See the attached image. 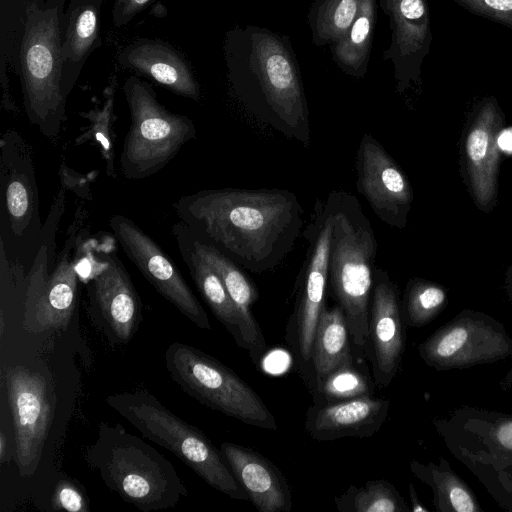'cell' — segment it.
<instances>
[{
	"instance_id": "33",
	"label": "cell",
	"mask_w": 512,
	"mask_h": 512,
	"mask_svg": "<svg viewBox=\"0 0 512 512\" xmlns=\"http://www.w3.org/2000/svg\"><path fill=\"white\" fill-rule=\"evenodd\" d=\"M447 299L442 286L423 279L410 280L401 303L406 327L421 328L429 324L443 311Z\"/></svg>"
},
{
	"instance_id": "9",
	"label": "cell",
	"mask_w": 512,
	"mask_h": 512,
	"mask_svg": "<svg viewBox=\"0 0 512 512\" xmlns=\"http://www.w3.org/2000/svg\"><path fill=\"white\" fill-rule=\"evenodd\" d=\"M171 378L201 404L244 424L276 430L277 421L258 394L216 358L185 343L165 352Z\"/></svg>"
},
{
	"instance_id": "36",
	"label": "cell",
	"mask_w": 512,
	"mask_h": 512,
	"mask_svg": "<svg viewBox=\"0 0 512 512\" xmlns=\"http://www.w3.org/2000/svg\"><path fill=\"white\" fill-rule=\"evenodd\" d=\"M51 505L53 510L88 512L89 504L83 491L72 481L62 480L54 489Z\"/></svg>"
},
{
	"instance_id": "21",
	"label": "cell",
	"mask_w": 512,
	"mask_h": 512,
	"mask_svg": "<svg viewBox=\"0 0 512 512\" xmlns=\"http://www.w3.org/2000/svg\"><path fill=\"white\" fill-rule=\"evenodd\" d=\"M390 400L373 396L311 406L305 417V430L316 441L345 437H371L388 417Z\"/></svg>"
},
{
	"instance_id": "7",
	"label": "cell",
	"mask_w": 512,
	"mask_h": 512,
	"mask_svg": "<svg viewBox=\"0 0 512 512\" xmlns=\"http://www.w3.org/2000/svg\"><path fill=\"white\" fill-rule=\"evenodd\" d=\"M123 93L130 112L119 164L128 180L148 178L163 169L189 141L196 139L194 122L162 105L152 85L129 76Z\"/></svg>"
},
{
	"instance_id": "22",
	"label": "cell",
	"mask_w": 512,
	"mask_h": 512,
	"mask_svg": "<svg viewBox=\"0 0 512 512\" xmlns=\"http://www.w3.org/2000/svg\"><path fill=\"white\" fill-rule=\"evenodd\" d=\"M502 113L493 97L480 104L469 127L465 142L467 169L474 199L487 209L497 194V138L502 127Z\"/></svg>"
},
{
	"instance_id": "23",
	"label": "cell",
	"mask_w": 512,
	"mask_h": 512,
	"mask_svg": "<svg viewBox=\"0 0 512 512\" xmlns=\"http://www.w3.org/2000/svg\"><path fill=\"white\" fill-rule=\"evenodd\" d=\"M180 223L193 247L219 275L236 305L241 319L243 349L248 351L253 363L258 366L265 353L266 342L251 310L259 298L256 286L238 263Z\"/></svg>"
},
{
	"instance_id": "17",
	"label": "cell",
	"mask_w": 512,
	"mask_h": 512,
	"mask_svg": "<svg viewBox=\"0 0 512 512\" xmlns=\"http://www.w3.org/2000/svg\"><path fill=\"white\" fill-rule=\"evenodd\" d=\"M355 168L357 190L378 219L403 228L413 200L411 185L396 161L368 133L361 137Z\"/></svg>"
},
{
	"instance_id": "18",
	"label": "cell",
	"mask_w": 512,
	"mask_h": 512,
	"mask_svg": "<svg viewBox=\"0 0 512 512\" xmlns=\"http://www.w3.org/2000/svg\"><path fill=\"white\" fill-rule=\"evenodd\" d=\"M91 302L122 343L128 342L141 320V302L123 262L113 247L87 249Z\"/></svg>"
},
{
	"instance_id": "38",
	"label": "cell",
	"mask_w": 512,
	"mask_h": 512,
	"mask_svg": "<svg viewBox=\"0 0 512 512\" xmlns=\"http://www.w3.org/2000/svg\"><path fill=\"white\" fill-rule=\"evenodd\" d=\"M409 498L411 501L410 509L412 512H429V509L420 501L413 484H409Z\"/></svg>"
},
{
	"instance_id": "41",
	"label": "cell",
	"mask_w": 512,
	"mask_h": 512,
	"mask_svg": "<svg viewBox=\"0 0 512 512\" xmlns=\"http://www.w3.org/2000/svg\"><path fill=\"white\" fill-rule=\"evenodd\" d=\"M509 296L512 299V285L509 286Z\"/></svg>"
},
{
	"instance_id": "32",
	"label": "cell",
	"mask_w": 512,
	"mask_h": 512,
	"mask_svg": "<svg viewBox=\"0 0 512 512\" xmlns=\"http://www.w3.org/2000/svg\"><path fill=\"white\" fill-rule=\"evenodd\" d=\"M340 512H409L399 491L384 479L367 481L363 486H349L335 498Z\"/></svg>"
},
{
	"instance_id": "11",
	"label": "cell",
	"mask_w": 512,
	"mask_h": 512,
	"mask_svg": "<svg viewBox=\"0 0 512 512\" xmlns=\"http://www.w3.org/2000/svg\"><path fill=\"white\" fill-rule=\"evenodd\" d=\"M422 361L437 371L468 369L512 357V337L483 312L465 309L417 347Z\"/></svg>"
},
{
	"instance_id": "26",
	"label": "cell",
	"mask_w": 512,
	"mask_h": 512,
	"mask_svg": "<svg viewBox=\"0 0 512 512\" xmlns=\"http://www.w3.org/2000/svg\"><path fill=\"white\" fill-rule=\"evenodd\" d=\"M171 232L202 298L236 344L243 348L240 315L219 275L193 247L180 222L172 226Z\"/></svg>"
},
{
	"instance_id": "4",
	"label": "cell",
	"mask_w": 512,
	"mask_h": 512,
	"mask_svg": "<svg viewBox=\"0 0 512 512\" xmlns=\"http://www.w3.org/2000/svg\"><path fill=\"white\" fill-rule=\"evenodd\" d=\"M85 459L108 489L143 512L173 508L188 495L172 463L119 423L100 422Z\"/></svg>"
},
{
	"instance_id": "2",
	"label": "cell",
	"mask_w": 512,
	"mask_h": 512,
	"mask_svg": "<svg viewBox=\"0 0 512 512\" xmlns=\"http://www.w3.org/2000/svg\"><path fill=\"white\" fill-rule=\"evenodd\" d=\"M230 92L260 122L309 147L311 129L301 70L288 36L246 25L225 33Z\"/></svg>"
},
{
	"instance_id": "3",
	"label": "cell",
	"mask_w": 512,
	"mask_h": 512,
	"mask_svg": "<svg viewBox=\"0 0 512 512\" xmlns=\"http://www.w3.org/2000/svg\"><path fill=\"white\" fill-rule=\"evenodd\" d=\"M331 215L328 283L359 356L365 357L377 240L359 200L344 190L325 199Z\"/></svg>"
},
{
	"instance_id": "37",
	"label": "cell",
	"mask_w": 512,
	"mask_h": 512,
	"mask_svg": "<svg viewBox=\"0 0 512 512\" xmlns=\"http://www.w3.org/2000/svg\"><path fill=\"white\" fill-rule=\"evenodd\" d=\"M154 0H115L112 10V22L116 27L130 23L140 12Z\"/></svg>"
},
{
	"instance_id": "14",
	"label": "cell",
	"mask_w": 512,
	"mask_h": 512,
	"mask_svg": "<svg viewBox=\"0 0 512 512\" xmlns=\"http://www.w3.org/2000/svg\"><path fill=\"white\" fill-rule=\"evenodd\" d=\"M5 387L14 430V460L19 474L37 470L52 419V402L46 380L22 366L5 371Z\"/></svg>"
},
{
	"instance_id": "16",
	"label": "cell",
	"mask_w": 512,
	"mask_h": 512,
	"mask_svg": "<svg viewBox=\"0 0 512 512\" xmlns=\"http://www.w3.org/2000/svg\"><path fill=\"white\" fill-rule=\"evenodd\" d=\"M405 327L395 282L386 270L374 266L365 356L378 387L390 385L399 372L405 351Z\"/></svg>"
},
{
	"instance_id": "20",
	"label": "cell",
	"mask_w": 512,
	"mask_h": 512,
	"mask_svg": "<svg viewBox=\"0 0 512 512\" xmlns=\"http://www.w3.org/2000/svg\"><path fill=\"white\" fill-rule=\"evenodd\" d=\"M117 60L135 76L151 79L174 94L194 101L201 98L200 85L189 62L164 40L138 39L124 47Z\"/></svg>"
},
{
	"instance_id": "40",
	"label": "cell",
	"mask_w": 512,
	"mask_h": 512,
	"mask_svg": "<svg viewBox=\"0 0 512 512\" xmlns=\"http://www.w3.org/2000/svg\"><path fill=\"white\" fill-rule=\"evenodd\" d=\"M8 442L3 431L0 432V463L3 464L7 460Z\"/></svg>"
},
{
	"instance_id": "12",
	"label": "cell",
	"mask_w": 512,
	"mask_h": 512,
	"mask_svg": "<svg viewBox=\"0 0 512 512\" xmlns=\"http://www.w3.org/2000/svg\"><path fill=\"white\" fill-rule=\"evenodd\" d=\"M433 425L448 451L469 470L512 466V413L461 406Z\"/></svg>"
},
{
	"instance_id": "25",
	"label": "cell",
	"mask_w": 512,
	"mask_h": 512,
	"mask_svg": "<svg viewBox=\"0 0 512 512\" xmlns=\"http://www.w3.org/2000/svg\"><path fill=\"white\" fill-rule=\"evenodd\" d=\"M103 0H70L62 23V78L64 96L71 93L91 53L101 45L100 10Z\"/></svg>"
},
{
	"instance_id": "10",
	"label": "cell",
	"mask_w": 512,
	"mask_h": 512,
	"mask_svg": "<svg viewBox=\"0 0 512 512\" xmlns=\"http://www.w3.org/2000/svg\"><path fill=\"white\" fill-rule=\"evenodd\" d=\"M80 220L69 227L58 255L40 242L23 289V325L30 332L65 330L70 323L78 296L77 260L83 254Z\"/></svg>"
},
{
	"instance_id": "6",
	"label": "cell",
	"mask_w": 512,
	"mask_h": 512,
	"mask_svg": "<svg viewBox=\"0 0 512 512\" xmlns=\"http://www.w3.org/2000/svg\"><path fill=\"white\" fill-rule=\"evenodd\" d=\"M105 402L144 437L172 452L212 488L249 499L221 451L198 428L182 420L147 390L112 394Z\"/></svg>"
},
{
	"instance_id": "28",
	"label": "cell",
	"mask_w": 512,
	"mask_h": 512,
	"mask_svg": "<svg viewBox=\"0 0 512 512\" xmlns=\"http://www.w3.org/2000/svg\"><path fill=\"white\" fill-rule=\"evenodd\" d=\"M376 20V0H360L356 17L346 34L330 45L336 65L347 75L362 78L368 69Z\"/></svg>"
},
{
	"instance_id": "31",
	"label": "cell",
	"mask_w": 512,
	"mask_h": 512,
	"mask_svg": "<svg viewBox=\"0 0 512 512\" xmlns=\"http://www.w3.org/2000/svg\"><path fill=\"white\" fill-rule=\"evenodd\" d=\"M360 0H315L307 13L312 42L318 47L338 42L352 25Z\"/></svg>"
},
{
	"instance_id": "30",
	"label": "cell",
	"mask_w": 512,
	"mask_h": 512,
	"mask_svg": "<svg viewBox=\"0 0 512 512\" xmlns=\"http://www.w3.org/2000/svg\"><path fill=\"white\" fill-rule=\"evenodd\" d=\"M373 384L363 360L356 361L351 354L324 377L316 380V393L321 399L316 403L330 404L372 396Z\"/></svg>"
},
{
	"instance_id": "34",
	"label": "cell",
	"mask_w": 512,
	"mask_h": 512,
	"mask_svg": "<svg viewBox=\"0 0 512 512\" xmlns=\"http://www.w3.org/2000/svg\"><path fill=\"white\" fill-rule=\"evenodd\" d=\"M470 471L503 509L512 511V466L501 469L473 468Z\"/></svg>"
},
{
	"instance_id": "29",
	"label": "cell",
	"mask_w": 512,
	"mask_h": 512,
	"mask_svg": "<svg viewBox=\"0 0 512 512\" xmlns=\"http://www.w3.org/2000/svg\"><path fill=\"white\" fill-rule=\"evenodd\" d=\"M350 338L342 308L339 305L330 309L324 307L311 348L316 380L324 377L352 354Z\"/></svg>"
},
{
	"instance_id": "15",
	"label": "cell",
	"mask_w": 512,
	"mask_h": 512,
	"mask_svg": "<svg viewBox=\"0 0 512 512\" xmlns=\"http://www.w3.org/2000/svg\"><path fill=\"white\" fill-rule=\"evenodd\" d=\"M331 229L329 208L325 200L318 202L303 232L308 246L297 282L295 317L299 353L304 361H311L315 330L325 307Z\"/></svg>"
},
{
	"instance_id": "1",
	"label": "cell",
	"mask_w": 512,
	"mask_h": 512,
	"mask_svg": "<svg viewBox=\"0 0 512 512\" xmlns=\"http://www.w3.org/2000/svg\"><path fill=\"white\" fill-rule=\"evenodd\" d=\"M172 206L197 237L256 274L282 263L303 227L302 205L285 189H205Z\"/></svg>"
},
{
	"instance_id": "19",
	"label": "cell",
	"mask_w": 512,
	"mask_h": 512,
	"mask_svg": "<svg viewBox=\"0 0 512 512\" xmlns=\"http://www.w3.org/2000/svg\"><path fill=\"white\" fill-rule=\"evenodd\" d=\"M389 18L391 42L383 60H391L398 92L420 81L421 66L432 42L427 0H379Z\"/></svg>"
},
{
	"instance_id": "24",
	"label": "cell",
	"mask_w": 512,
	"mask_h": 512,
	"mask_svg": "<svg viewBox=\"0 0 512 512\" xmlns=\"http://www.w3.org/2000/svg\"><path fill=\"white\" fill-rule=\"evenodd\" d=\"M220 451L234 477L259 511H291V489L275 464L263 455L231 442H223Z\"/></svg>"
},
{
	"instance_id": "13",
	"label": "cell",
	"mask_w": 512,
	"mask_h": 512,
	"mask_svg": "<svg viewBox=\"0 0 512 512\" xmlns=\"http://www.w3.org/2000/svg\"><path fill=\"white\" fill-rule=\"evenodd\" d=\"M115 240L155 290L198 328L210 330L208 315L169 255L132 219L110 217Z\"/></svg>"
},
{
	"instance_id": "5",
	"label": "cell",
	"mask_w": 512,
	"mask_h": 512,
	"mask_svg": "<svg viewBox=\"0 0 512 512\" xmlns=\"http://www.w3.org/2000/svg\"><path fill=\"white\" fill-rule=\"evenodd\" d=\"M65 0L31 3L26 9L19 62L23 104L29 122L55 139L66 121L62 78V23Z\"/></svg>"
},
{
	"instance_id": "27",
	"label": "cell",
	"mask_w": 512,
	"mask_h": 512,
	"mask_svg": "<svg viewBox=\"0 0 512 512\" xmlns=\"http://www.w3.org/2000/svg\"><path fill=\"white\" fill-rule=\"evenodd\" d=\"M412 474L428 485L433 493L432 503L437 512H484L471 487L440 457L437 463L411 460Z\"/></svg>"
},
{
	"instance_id": "8",
	"label": "cell",
	"mask_w": 512,
	"mask_h": 512,
	"mask_svg": "<svg viewBox=\"0 0 512 512\" xmlns=\"http://www.w3.org/2000/svg\"><path fill=\"white\" fill-rule=\"evenodd\" d=\"M43 225L31 148L13 130L0 141V248L28 272Z\"/></svg>"
},
{
	"instance_id": "35",
	"label": "cell",
	"mask_w": 512,
	"mask_h": 512,
	"mask_svg": "<svg viewBox=\"0 0 512 512\" xmlns=\"http://www.w3.org/2000/svg\"><path fill=\"white\" fill-rule=\"evenodd\" d=\"M476 15L512 29V0H452Z\"/></svg>"
},
{
	"instance_id": "39",
	"label": "cell",
	"mask_w": 512,
	"mask_h": 512,
	"mask_svg": "<svg viewBox=\"0 0 512 512\" xmlns=\"http://www.w3.org/2000/svg\"><path fill=\"white\" fill-rule=\"evenodd\" d=\"M498 385L504 392L512 389V368L499 380Z\"/></svg>"
}]
</instances>
